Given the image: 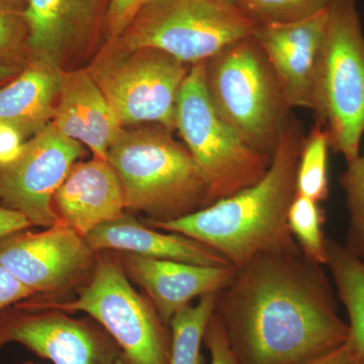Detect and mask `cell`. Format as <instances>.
I'll return each instance as SVG.
<instances>
[{
	"instance_id": "cell-8",
	"label": "cell",
	"mask_w": 364,
	"mask_h": 364,
	"mask_svg": "<svg viewBox=\"0 0 364 364\" xmlns=\"http://www.w3.org/2000/svg\"><path fill=\"white\" fill-rule=\"evenodd\" d=\"M191 67L153 48L128 50L105 43L86 70L123 128L150 124L172 132Z\"/></svg>"
},
{
	"instance_id": "cell-32",
	"label": "cell",
	"mask_w": 364,
	"mask_h": 364,
	"mask_svg": "<svg viewBox=\"0 0 364 364\" xmlns=\"http://www.w3.org/2000/svg\"><path fill=\"white\" fill-rule=\"evenodd\" d=\"M355 356V349L349 339L338 348L318 356L305 364H350Z\"/></svg>"
},
{
	"instance_id": "cell-6",
	"label": "cell",
	"mask_w": 364,
	"mask_h": 364,
	"mask_svg": "<svg viewBox=\"0 0 364 364\" xmlns=\"http://www.w3.org/2000/svg\"><path fill=\"white\" fill-rule=\"evenodd\" d=\"M257 28L234 0H152L116 40L105 43L153 48L193 66L255 35Z\"/></svg>"
},
{
	"instance_id": "cell-26",
	"label": "cell",
	"mask_w": 364,
	"mask_h": 364,
	"mask_svg": "<svg viewBox=\"0 0 364 364\" xmlns=\"http://www.w3.org/2000/svg\"><path fill=\"white\" fill-rule=\"evenodd\" d=\"M349 214L347 247L364 260V146L355 159L347 163L340 178Z\"/></svg>"
},
{
	"instance_id": "cell-28",
	"label": "cell",
	"mask_w": 364,
	"mask_h": 364,
	"mask_svg": "<svg viewBox=\"0 0 364 364\" xmlns=\"http://www.w3.org/2000/svg\"><path fill=\"white\" fill-rule=\"evenodd\" d=\"M203 340L210 351V364H239L232 350L224 324L215 311L208 322Z\"/></svg>"
},
{
	"instance_id": "cell-23",
	"label": "cell",
	"mask_w": 364,
	"mask_h": 364,
	"mask_svg": "<svg viewBox=\"0 0 364 364\" xmlns=\"http://www.w3.org/2000/svg\"><path fill=\"white\" fill-rule=\"evenodd\" d=\"M324 222L320 203L296 193L287 213L289 231L301 253L321 267H325L328 260V240L323 231Z\"/></svg>"
},
{
	"instance_id": "cell-22",
	"label": "cell",
	"mask_w": 364,
	"mask_h": 364,
	"mask_svg": "<svg viewBox=\"0 0 364 364\" xmlns=\"http://www.w3.org/2000/svg\"><path fill=\"white\" fill-rule=\"evenodd\" d=\"M331 148L329 135L320 122L305 136L299 154L296 176V195L317 203L324 202L329 195L328 156Z\"/></svg>"
},
{
	"instance_id": "cell-13",
	"label": "cell",
	"mask_w": 364,
	"mask_h": 364,
	"mask_svg": "<svg viewBox=\"0 0 364 364\" xmlns=\"http://www.w3.org/2000/svg\"><path fill=\"white\" fill-rule=\"evenodd\" d=\"M329 9L305 20L258 26L254 35L291 109L314 111L318 57Z\"/></svg>"
},
{
	"instance_id": "cell-12",
	"label": "cell",
	"mask_w": 364,
	"mask_h": 364,
	"mask_svg": "<svg viewBox=\"0 0 364 364\" xmlns=\"http://www.w3.org/2000/svg\"><path fill=\"white\" fill-rule=\"evenodd\" d=\"M109 0H28V59L64 70L75 54L87 51L104 36Z\"/></svg>"
},
{
	"instance_id": "cell-9",
	"label": "cell",
	"mask_w": 364,
	"mask_h": 364,
	"mask_svg": "<svg viewBox=\"0 0 364 364\" xmlns=\"http://www.w3.org/2000/svg\"><path fill=\"white\" fill-rule=\"evenodd\" d=\"M16 306L28 312L50 309L88 314L116 340L129 364L169 363L165 325L154 306L136 293L123 265L112 257L97 261L90 284L74 301L54 303L28 298Z\"/></svg>"
},
{
	"instance_id": "cell-34",
	"label": "cell",
	"mask_w": 364,
	"mask_h": 364,
	"mask_svg": "<svg viewBox=\"0 0 364 364\" xmlns=\"http://www.w3.org/2000/svg\"><path fill=\"white\" fill-rule=\"evenodd\" d=\"M11 311H4L0 314V348L7 343V329H9Z\"/></svg>"
},
{
	"instance_id": "cell-16",
	"label": "cell",
	"mask_w": 364,
	"mask_h": 364,
	"mask_svg": "<svg viewBox=\"0 0 364 364\" xmlns=\"http://www.w3.org/2000/svg\"><path fill=\"white\" fill-rule=\"evenodd\" d=\"M7 342H16L54 364H114L104 340L78 321L57 313L11 312Z\"/></svg>"
},
{
	"instance_id": "cell-27",
	"label": "cell",
	"mask_w": 364,
	"mask_h": 364,
	"mask_svg": "<svg viewBox=\"0 0 364 364\" xmlns=\"http://www.w3.org/2000/svg\"><path fill=\"white\" fill-rule=\"evenodd\" d=\"M151 1L152 0H109L104 26L105 42L116 40L139 11Z\"/></svg>"
},
{
	"instance_id": "cell-15",
	"label": "cell",
	"mask_w": 364,
	"mask_h": 364,
	"mask_svg": "<svg viewBox=\"0 0 364 364\" xmlns=\"http://www.w3.org/2000/svg\"><path fill=\"white\" fill-rule=\"evenodd\" d=\"M53 208L60 221L85 237L124 214L123 186L107 159L76 162L55 193Z\"/></svg>"
},
{
	"instance_id": "cell-20",
	"label": "cell",
	"mask_w": 364,
	"mask_h": 364,
	"mask_svg": "<svg viewBox=\"0 0 364 364\" xmlns=\"http://www.w3.org/2000/svg\"><path fill=\"white\" fill-rule=\"evenodd\" d=\"M326 267L348 316L351 343L356 353L364 358V260L346 245L328 241Z\"/></svg>"
},
{
	"instance_id": "cell-36",
	"label": "cell",
	"mask_w": 364,
	"mask_h": 364,
	"mask_svg": "<svg viewBox=\"0 0 364 364\" xmlns=\"http://www.w3.org/2000/svg\"><path fill=\"white\" fill-rule=\"evenodd\" d=\"M114 364H129L128 361L121 358H116Z\"/></svg>"
},
{
	"instance_id": "cell-19",
	"label": "cell",
	"mask_w": 364,
	"mask_h": 364,
	"mask_svg": "<svg viewBox=\"0 0 364 364\" xmlns=\"http://www.w3.org/2000/svg\"><path fill=\"white\" fill-rule=\"evenodd\" d=\"M61 71L30 62L13 80L0 87V124L25 140L47 128L54 119Z\"/></svg>"
},
{
	"instance_id": "cell-17",
	"label": "cell",
	"mask_w": 364,
	"mask_h": 364,
	"mask_svg": "<svg viewBox=\"0 0 364 364\" xmlns=\"http://www.w3.org/2000/svg\"><path fill=\"white\" fill-rule=\"evenodd\" d=\"M53 124L63 135L90 148L95 157L107 152L123 127L86 69L62 70Z\"/></svg>"
},
{
	"instance_id": "cell-14",
	"label": "cell",
	"mask_w": 364,
	"mask_h": 364,
	"mask_svg": "<svg viewBox=\"0 0 364 364\" xmlns=\"http://www.w3.org/2000/svg\"><path fill=\"white\" fill-rule=\"evenodd\" d=\"M124 263V270L148 294L165 326L193 299L221 293L236 273L232 265L203 267L135 254H127Z\"/></svg>"
},
{
	"instance_id": "cell-37",
	"label": "cell",
	"mask_w": 364,
	"mask_h": 364,
	"mask_svg": "<svg viewBox=\"0 0 364 364\" xmlns=\"http://www.w3.org/2000/svg\"><path fill=\"white\" fill-rule=\"evenodd\" d=\"M26 364H37V363H28Z\"/></svg>"
},
{
	"instance_id": "cell-29",
	"label": "cell",
	"mask_w": 364,
	"mask_h": 364,
	"mask_svg": "<svg viewBox=\"0 0 364 364\" xmlns=\"http://www.w3.org/2000/svg\"><path fill=\"white\" fill-rule=\"evenodd\" d=\"M33 296L28 287L0 264V314Z\"/></svg>"
},
{
	"instance_id": "cell-33",
	"label": "cell",
	"mask_w": 364,
	"mask_h": 364,
	"mask_svg": "<svg viewBox=\"0 0 364 364\" xmlns=\"http://www.w3.org/2000/svg\"><path fill=\"white\" fill-rule=\"evenodd\" d=\"M21 70L23 69L4 65V64L0 63V87L6 85L9 81L13 80L16 76L18 75Z\"/></svg>"
},
{
	"instance_id": "cell-21",
	"label": "cell",
	"mask_w": 364,
	"mask_h": 364,
	"mask_svg": "<svg viewBox=\"0 0 364 364\" xmlns=\"http://www.w3.org/2000/svg\"><path fill=\"white\" fill-rule=\"evenodd\" d=\"M219 294H205L196 305L189 304L174 314L169 324L171 343L168 364H202L200 347Z\"/></svg>"
},
{
	"instance_id": "cell-1",
	"label": "cell",
	"mask_w": 364,
	"mask_h": 364,
	"mask_svg": "<svg viewBox=\"0 0 364 364\" xmlns=\"http://www.w3.org/2000/svg\"><path fill=\"white\" fill-rule=\"evenodd\" d=\"M215 312L239 364H305L350 339L322 267L299 246L236 268Z\"/></svg>"
},
{
	"instance_id": "cell-3",
	"label": "cell",
	"mask_w": 364,
	"mask_h": 364,
	"mask_svg": "<svg viewBox=\"0 0 364 364\" xmlns=\"http://www.w3.org/2000/svg\"><path fill=\"white\" fill-rule=\"evenodd\" d=\"M107 160L123 186L126 208L150 220L178 219L210 205L202 170L186 145L163 127L123 128Z\"/></svg>"
},
{
	"instance_id": "cell-11",
	"label": "cell",
	"mask_w": 364,
	"mask_h": 364,
	"mask_svg": "<svg viewBox=\"0 0 364 364\" xmlns=\"http://www.w3.org/2000/svg\"><path fill=\"white\" fill-rule=\"evenodd\" d=\"M92 257L85 237L60 220L45 231L23 230L0 239V264L33 296L64 289L90 267Z\"/></svg>"
},
{
	"instance_id": "cell-30",
	"label": "cell",
	"mask_w": 364,
	"mask_h": 364,
	"mask_svg": "<svg viewBox=\"0 0 364 364\" xmlns=\"http://www.w3.org/2000/svg\"><path fill=\"white\" fill-rule=\"evenodd\" d=\"M25 142L18 131L6 124H0V165L9 164L20 156Z\"/></svg>"
},
{
	"instance_id": "cell-5",
	"label": "cell",
	"mask_w": 364,
	"mask_h": 364,
	"mask_svg": "<svg viewBox=\"0 0 364 364\" xmlns=\"http://www.w3.org/2000/svg\"><path fill=\"white\" fill-rule=\"evenodd\" d=\"M313 112L331 148L347 163L355 159L364 138V33L356 0H335L330 6Z\"/></svg>"
},
{
	"instance_id": "cell-25",
	"label": "cell",
	"mask_w": 364,
	"mask_h": 364,
	"mask_svg": "<svg viewBox=\"0 0 364 364\" xmlns=\"http://www.w3.org/2000/svg\"><path fill=\"white\" fill-rule=\"evenodd\" d=\"M258 26L305 20L326 11L335 0H234Z\"/></svg>"
},
{
	"instance_id": "cell-10",
	"label": "cell",
	"mask_w": 364,
	"mask_h": 364,
	"mask_svg": "<svg viewBox=\"0 0 364 364\" xmlns=\"http://www.w3.org/2000/svg\"><path fill=\"white\" fill-rule=\"evenodd\" d=\"M83 154V145L50 124L26 141L14 162L0 165V203L25 215L32 226H54L59 219L53 198Z\"/></svg>"
},
{
	"instance_id": "cell-2",
	"label": "cell",
	"mask_w": 364,
	"mask_h": 364,
	"mask_svg": "<svg viewBox=\"0 0 364 364\" xmlns=\"http://www.w3.org/2000/svg\"><path fill=\"white\" fill-rule=\"evenodd\" d=\"M305 136L301 123L293 117L280 136L269 169L257 183L178 219H149L148 226L195 239L235 268L262 254L296 247L287 213L296 196Z\"/></svg>"
},
{
	"instance_id": "cell-18",
	"label": "cell",
	"mask_w": 364,
	"mask_h": 364,
	"mask_svg": "<svg viewBox=\"0 0 364 364\" xmlns=\"http://www.w3.org/2000/svg\"><path fill=\"white\" fill-rule=\"evenodd\" d=\"M85 238L93 252L117 250L203 267L231 265L221 254L195 239L173 232L163 233L124 213L95 228Z\"/></svg>"
},
{
	"instance_id": "cell-4",
	"label": "cell",
	"mask_w": 364,
	"mask_h": 364,
	"mask_svg": "<svg viewBox=\"0 0 364 364\" xmlns=\"http://www.w3.org/2000/svg\"><path fill=\"white\" fill-rule=\"evenodd\" d=\"M203 64L208 95L220 116L254 149L272 157L293 109L255 36Z\"/></svg>"
},
{
	"instance_id": "cell-31",
	"label": "cell",
	"mask_w": 364,
	"mask_h": 364,
	"mask_svg": "<svg viewBox=\"0 0 364 364\" xmlns=\"http://www.w3.org/2000/svg\"><path fill=\"white\" fill-rule=\"evenodd\" d=\"M30 227H32V224L25 215L0 203V239Z\"/></svg>"
},
{
	"instance_id": "cell-24",
	"label": "cell",
	"mask_w": 364,
	"mask_h": 364,
	"mask_svg": "<svg viewBox=\"0 0 364 364\" xmlns=\"http://www.w3.org/2000/svg\"><path fill=\"white\" fill-rule=\"evenodd\" d=\"M28 0H0V63L23 69L28 63Z\"/></svg>"
},
{
	"instance_id": "cell-35",
	"label": "cell",
	"mask_w": 364,
	"mask_h": 364,
	"mask_svg": "<svg viewBox=\"0 0 364 364\" xmlns=\"http://www.w3.org/2000/svg\"><path fill=\"white\" fill-rule=\"evenodd\" d=\"M350 364H364V358L356 353L355 358H354Z\"/></svg>"
},
{
	"instance_id": "cell-7",
	"label": "cell",
	"mask_w": 364,
	"mask_h": 364,
	"mask_svg": "<svg viewBox=\"0 0 364 364\" xmlns=\"http://www.w3.org/2000/svg\"><path fill=\"white\" fill-rule=\"evenodd\" d=\"M176 130L205 176L210 205L257 183L272 164V156L254 149L220 116L208 95L203 63L191 66L182 83Z\"/></svg>"
}]
</instances>
